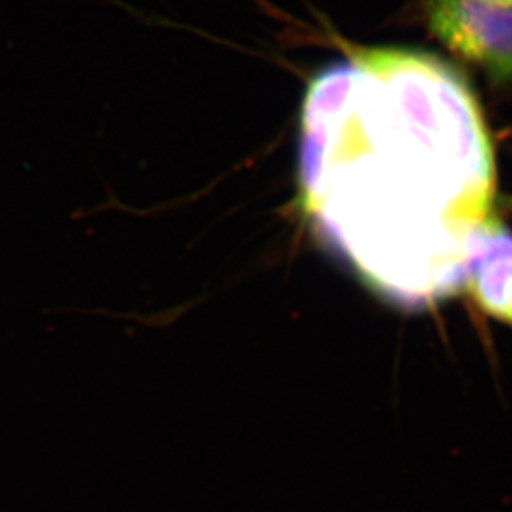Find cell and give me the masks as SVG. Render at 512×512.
<instances>
[{
	"instance_id": "6da1fadb",
	"label": "cell",
	"mask_w": 512,
	"mask_h": 512,
	"mask_svg": "<svg viewBox=\"0 0 512 512\" xmlns=\"http://www.w3.org/2000/svg\"><path fill=\"white\" fill-rule=\"evenodd\" d=\"M300 202L323 247L406 310L458 293L493 218L478 102L433 55L346 47L301 105Z\"/></svg>"
},
{
	"instance_id": "7a4b0ae2",
	"label": "cell",
	"mask_w": 512,
	"mask_h": 512,
	"mask_svg": "<svg viewBox=\"0 0 512 512\" xmlns=\"http://www.w3.org/2000/svg\"><path fill=\"white\" fill-rule=\"evenodd\" d=\"M429 30L496 82L512 80V7L483 0H428Z\"/></svg>"
},
{
	"instance_id": "3957f363",
	"label": "cell",
	"mask_w": 512,
	"mask_h": 512,
	"mask_svg": "<svg viewBox=\"0 0 512 512\" xmlns=\"http://www.w3.org/2000/svg\"><path fill=\"white\" fill-rule=\"evenodd\" d=\"M464 286L484 313L512 326V232L496 220L474 247Z\"/></svg>"
},
{
	"instance_id": "277c9868",
	"label": "cell",
	"mask_w": 512,
	"mask_h": 512,
	"mask_svg": "<svg viewBox=\"0 0 512 512\" xmlns=\"http://www.w3.org/2000/svg\"><path fill=\"white\" fill-rule=\"evenodd\" d=\"M488 4L503 5V7H512V0H483Z\"/></svg>"
}]
</instances>
